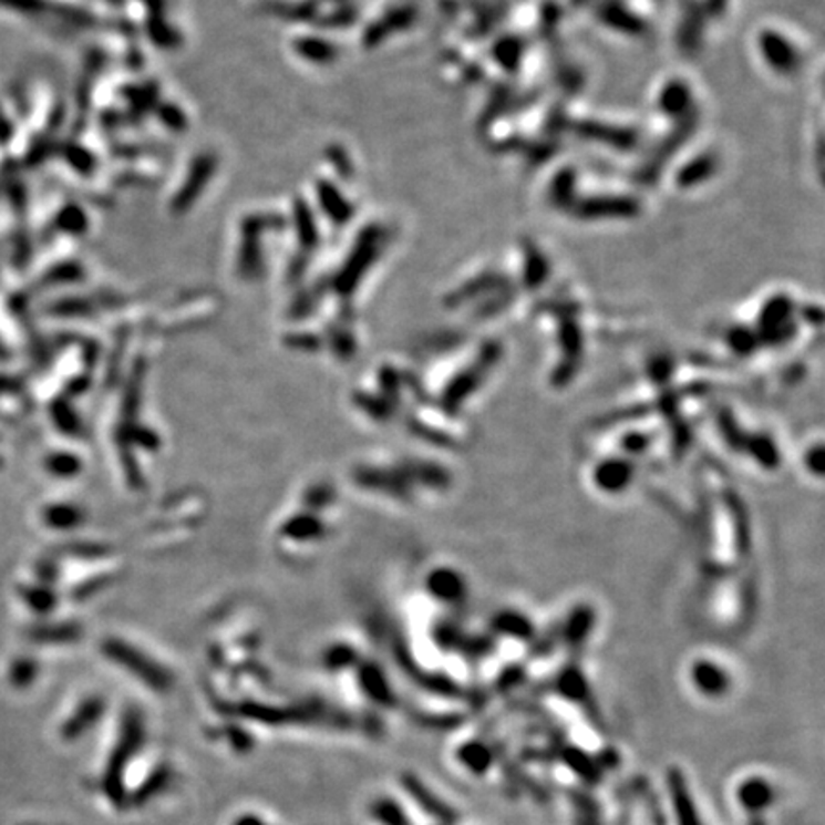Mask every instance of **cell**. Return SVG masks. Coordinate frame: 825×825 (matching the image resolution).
Returning a JSON list of instances; mask_svg holds the SVG:
<instances>
[{"label": "cell", "mask_w": 825, "mask_h": 825, "mask_svg": "<svg viewBox=\"0 0 825 825\" xmlns=\"http://www.w3.org/2000/svg\"><path fill=\"white\" fill-rule=\"evenodd\" d=\"M637 479V463L635 458L618 455H606L592 463L590 482L597 492L610 497H618L631 489Z\"/></svg>", "instance_id": "1"}, {"label": "cell", "mask_w": 825, "mask_h": 825, "mask_svg": "<svg viewBox=\"0 0 825 825\" xmlns=\"http://www.w3.org/2000/svg\"><path fill=\"white\" fill-rule=\"evenodd\" d=\"M722 432H724V440L726 444L734 442V440H747L745 432L740 431V426L735 423V416L732 411H722L721 419H719ZM750 445H753V461L756 465L763 466V468H776L777 463H782V455L777 453L774 440L766 436V434H750V444H742V447L738 450V453H750Z\"/></svg>", "instance_id": "2"}, {"label": "cell", "mask_w": 825, "mask_h": 825, "mask_svg": "<svg viewBox=\"0 0 825 825\" xmlns=\"http://www.w3.org/2000/svg\"><path fill=\"white\" fill-rule=\"evenodd\" d=\"M690 677H692L695 690H700L701 694L716 698V695L729 692L730 674L726 673V669L721 663H716L713 659L694 661L692 669H690Z\"/></svg>", "instance_id": "3"}]
</instances>
